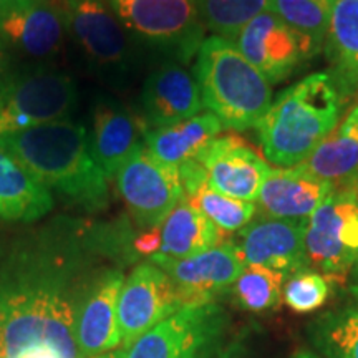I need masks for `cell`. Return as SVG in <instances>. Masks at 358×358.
Here are the masks:
<instances>
[{
    "mask_svg": "<svg viewBox=\"0 0 358 358\" xmlns=\"http://www.w3.org/2000/svg\"><path fill=\"white\" fill-rule=\"evenodd\" d=\"M80 231H43L0 248V352L19 358L52 348L80 358L75 319L103 272Z\"/></svg>",
    "mask_w": 358,
    "mask_h": 358,
    "instance_id": "1",
    "label": "cell"
},
{
    "mask_svg": "<svg viewBox=\"0 0 358 358\" xmlns=\"http://www.w3.org/2000/svg\"><path fill=\"white\" fill-rule=\"evenodd\" d=\"M7 151L35 178L88 211L108 204V178L90 151L88 131L82 123L62 120L0 136Z\"/></svg>",
    "mask_w": 358,
    "mask_h": 358,
    "instance_id": "2",
    "label": "cell"
},
{
    "mask_svg": "<svg viewBox=\"0 0 358 358\" xmlns=\"http://www.w3.org/2000/svg\"><path fill=\"white\" fill-rule=\"evenodd\" d=\"M343 98L329 71H319L282 90L256 124L264 156L279 168H294L337 128Z\"/></svg>",
    "mask_w": 358,
    "mask_h": 358,
    "instance_id": "3",
    "label": "cell"
},
{
    "mask_svg": "<svg viewBox=\"0 0 358 358\" xmlns=\"http://www.w3.org/2000/svg\"><path fill=\"white\" fill-rule=\"evenodd\" d=\"M203 106L224 128H256L272 103V87L231 40L204 38L194 66Z\"/></svg>",
    "mask_w": 358,
    "mask_h": 358,
    "instance_id": "4",
    "label": "cell"
},
{
    "mask_svg": "<svg viewBox=\"0 0 358 358\" xmlns=\"http://www.w3.org/2000/svg\"><path fill=\"white\" fill-rule=\"evenodd\" d=\"M78 101L77 85L47 65L0 73V136L69 120Z\"/></svg>",
    "mask_w": 358,
    "mask_h": 358,
    "instance_id": "5",
    "label": "cell"
},
{
    "mask_svg": "<svg viewBox=\"0 0 358 358\" xmlns=\"http://www.w3.org/2000/svg\"><path fill=\"white\" fill-rule=\"evenodd\" d=\"M128 35L187 62L204 42L196 0H108Z\"/></svg>",
    "mask_w": 358,
    "mask_h": 358,
    "instance_id": "6",
    "label": "cell"
},
{
    "mask_svg": "<svg viewBox=\"0 0 358 358\" xmlns=\"http://www.w3.org/2000/svg\"><path fill=\"white\" fill-rule=\"evenodd\" d=\"M226 325L217 303L185 307L122 348V358H219Z\"/></svg>",
    "mask_w": 358,
    "mask_h": 358,
    "instance_id": "7",
    "label": "cell"
},
{
    "mask_svg": "<svg viewBox=\"0 0 358 358\" xmlns=\"http://www.w3.org/2000/svg\"><path fill=\"white\" fill-rule=\"evenodd\" d=\"M308 267L345 275L358 266L357 186L338 187L312 214L306 226Z\"/></svg>",
    "mask_w": 358,
    "mask_h": 358,
    "instance_id": "8",
    "label": "cell"
},
{
    "mask_svg": "<svg viewBox=\"0 0 358 358\" xmlns=\"http://www.w3.org/2000/svg\"><path fill=\"white\" fill-rule=\"evenodd\" d=\"M115 179L133 219L146 231L159 227L185 196L179 169L156 159L145 143L129 156Z\"/></svg>",
    "mask_w": 358,
    "mask_h": 358,
    "instance_id": "9",
    "label": "cell"
},
{
    "mask_svg": "<svg viewBox=\"0 0 358 358\" xmlns=\"http://www.w3.org/2000/svg\"><path fill=\"white\" fill-rule=\"evenodd\" d=\"M234 43L271 87L287 80L303 62L320 53L310 38L294 30L272 10L250 20Z\"/></svg>",
    "mask_w": 358,
    "mask_h": 358,
    "instance_id": "10",
    "label": "cell"
},
{
    "mask_svg": "<svg viewBox=\"0 0 358 358\" xmlns=\"http://www.w3.org/2000/svg\"><path fill=\"white\" fill-rule=\"evenodd\" d=\"M62 8L66 30L96 70L118 77L129 69L128 32L108 0H64Z\"/></svg>",
    "mask_w": 358,
    "mask_h": 358,
    "instance_id": "11",
    "label": "cell"
},
{
    "mask_svg": "<svg viewBox=\"0 0 358 358\" xmlns=\"http://www.w3.org/2000/svg\"><path fill=\"white\" fill-rule=\"evenodd\" d=\"M181 308L176 285L166 272L153 262L134 267L124 279L118 297V327L123 348Z\"/></svg>",
    "mask_w": 358,
    "mask_h": 358,
    "instance_id": "12",
    "label": "cell"
},
{
    "mask_svg": "<svg viewBox=\"0 0 358 358\" xmlns=\"http://www.w3.org/2000/svg\"><path fill=\"white\" fill-rule=\"evenodd\" d=\"M150 262L164 271L176 285L182 308L211 303L216 295L234 285L244 262L232 241L187 259H168L155 254Z\"/></svg>",
    "mask_w": 358,
    "mask_h": 358,
    "instance_id": "13",
    "label": "cell"
},
{
    "mask_svg": "<svg viewBox=\"0 0 358 358\" xmlns=\"http://www.w3.org/2000/svg\"><path fill=\"white\" fill-rule=\"evenodd\" d=\"M65 13L53 0H0V42L30 60H48L62 50Z\"/></svg>",
    "mask_w": 358,
    "mask_h": 358,
    "instance_id": "14",
    "label": "cell"
},
{
    "mask_svg": "<svg viewBox=\"0 0 358 358\" xmlns=\"http://www.w3.org/2000/svg\"><path fill=\"white\" fill-rule=\"evenodd\" d=\"M196 161L204 168L209 186L229 198L256 203L271 164L234 134H219Z\"/></svg>",
    "mask_w": 358,
    "mask_h": 358,
    "instance_id": "15",
    "label": "cell"
},
{
    "mask_svg": "<svg viewBox=\"0 0 358 358\" xmlns=\"http://www.w3.org/2000/svg\"><path fill=\"white\" fill-rule=\"evenodd\" d=\"M307 221L261 217L239 231L236 248L244 266H261L292 275L307 268Z\"/></svg>",
    "mask_w": 358,
    "mask_h": 358,
    "instance_id": "16",
    "label": "cell"
},
{
    "mask_svg": "<svg viewBox=\"0 0 358 358\" xmlns=\"http://www.w3.org/2000/svg\"><path fill=\"white\" fill-rule=\"evenodd\" d=\"M124 284L120 268H106L80 303L75 319V342L80 358H93L122 343L118 297Z\"/></svg>",
    "mask_w": 358,
    "mask_h": 358,
    "instance_id": "17",
    "label": "cell"
},
{
    "mask_svg": "<svg viewBox=\"0 0 358 358\" xmlns=\"http://www.w3.org/2000/svg\"><path fill=\"white\" fill-rule=\"evenodd\" d=\"M140 101L148 129L173 127L204 108L194 73L176 62L161 65L148 75Z\"/></svg>",
    "mask_w": 358,
    "mask_h": 358,
    "instance_id": "18",
    "label": "cell"
},
{
    "mask_svg": "<svg viewBox=\"0 0 358 358\" xmlns=\"http://www.w3.org/2000/svg\"><path fill=\"white\" fill-rule=\"evenodd\" d=\"M148 127L127 106L111 98H98L93 108L90 151L106 178H115L127 159L141 146Z\"/></svg>",
    "mask_w": 358,
    "mask_h": 358,
    "instance_id": "19",
    "label": "cell"
},
{
    "mask_svg": "<svg viewBox=\"0 0 358 358\" xmlns=\"http://www.w3.org/2000/svg\"><path fill=\"white\" fill-rule=\"evenodd\" d=\"M335 187L299 166L272 169L262 182L257 204L268 217L308 221Z\"/></svg>",
    "mask_w": 358,
    "mask_h": 358,
    "instance_id": "20",
    "label": "cell"
},
{
    "mask_svg": "<svg viewBox=\"0 0 358 358\" xmlns=\"http://www.w3.org/2000/svg\"><path fill=\"white\" fill-rule=\"evenodd\" d=\"M325 53L343 101L358 93V0H334Z\"/></svg>",
    "mask_w": 358,
    "mask_h": 358,
    "instance_id": "21",
    "label": "cell"
},
{
    "mask_svg": "<svg viewBox=\"0 0 358 358\" xmlns=\"http://www.w3.org/2000/svg\"><path fill=\"white\" fill-rule=\"evenodd\" d=\"M297 166L335 189L358 185V127L352 111Z\"/></svg>",
    "mask_w": 358,
    "mask_h": 358,
    "instance_id": "22",
    "label": "cell"
},
{
    "mask_svg": "<svg viewBox=\"0 0 358 358\" xmlns=\"http://www.w3.org/2000/svg\"><path fill=\"white\" fill-rule=\"evenodd\" d=\"M222 129V123L216 116L211 111H204L173 127L148 129L143 141L156 159L179 168L189 161H196L201 151L219 136Z\"/></svg>",
    "mask_w": 358,
    "mask_h": 358,
    "instance_id": "23",
    "label": "cell"
},
{
    "mask_svg": "<svg viewBox=\"0 0 358 358\" xmlns=\"http://www.w3.org/2000/svg\"><path fill=\"white\" fill-rule=\"evenodd\" d=\"M50 189L24 164L0 150V217L32 222L52 211Z\"/></svg>",
    "mask_w": 358,
    "mask_h": 358,
    "instance_id": "24",
    "label": "cell"
},
{
    "mask_svg": "<svg viewBox=\"0 0 358 358\" xmlns=\"http://www.w3.org/2000/svg\"><path fill=\"white\" fill-rule=\"evenodd\" d=\"M178 169L185 189V199L222 232L241 231L252 221L254 214L257 213L256 203L229 198L213 189L206 178L204 168L198 161H189Z\"/></svg>",
    "mask_w": 358,
    "mask_h": 358,
    "instance_id": "25",
    "label": "cell"
},
{
    "mask_svg": "<svg viewBox=\"0 0 358 358\" xmlns=\"http://www.w3.org/2000/svg\"><path fill=\"white\" fill-rule=\"evenodd\" d=\"M159 256L187 259L222 243V231L182 196L176 208L159 226Z\"/></svg>",
    "mask_w": 358,
    "mask_h": 358,
    "instance_id": "26",
    "label": "cell"
},
{
    "mask_svg": "<svg viewBox=\"0 0 358 358\" xmlns=\"http://www.w3.org/2000/svg\"><path fill=\"white\" fill-rule=\"evenodd\" d=\"M201 22L216 37L234 42L241 30L262 12L271 10V0H196Z\"/></svg>",
    "mask_w": 358,
    "mask_h": 358,
    "instance_id": "27",
    "label": "cell"
},
{
    "mask_svg": "<svg viewBox=\"0 0 358 358\" xmlns=\"http://www.w3.org/2000/svg\"><path fill=\"white\" fill-rule=\"evenodd\" d=\"M287 275L261 266H245L234 282L236 301L249 312H264L280 302Z\"/></svg>",
    "mask_w": 358,
    "mask_h": 358,
    "instance_id": "28",
    "label": "cell"
},
{
    "mask_svg": "<svg viewBox=\"0 0 358 358\" xmlns=\"http://www.w3.org/2000/svg\"><path fill=\"white\" fill-rule=\"evenodd\" d=\"M334 0H271V10L279 19L306 35L324 50Z\"/></svg>",
    "mask_w": 358,
    "mask_h": 358,
    "instance_id": "29",
    "label": "cell"
},
{
    "mask_svg": "<svg viewBox=\"0 0 358 358\" xmlns=\"http://www.w3.org/2000/svg\"><path fill=\"white\" fill-rule=\"evenodd\" d=\"M317 345L329 358H358V302L317 325Z\"/></svg>",
    "mask_w": 358,
    "mask_h": 358,
    "instance_id": "30",
    "label": "cell"
},
{
    "mask_svg": "<svg viewBox=\"0 0 358 358\" xmlns=\"http://www.w3.org/2000/svg\"><path fill=\"white\" fill-rule=\"evenodd\" d=\"M329 292V282L320 272L302 268L285 282L284 301L294 312L307 313L324 306Z\"/></svg>",
    "mask_w": 358,
    "mask_h": 358,
    "instance_id": "31",
    "label": "cell"
},
{
    "mask_svg": "<svg viewBox=\"0 0 358 358\" xmlns=\"http://www.w3.org/2000/svg\"><path fill=\"white\" fill-rule=\"evenodd\" d=\"M134 250H138L140 254H150V256H155V254L159 252L161 248V232L159 227H155V229H148L145 234L136 237L133 243Z\"/></svg>",
    "mask_w": 358,
    "mask_h": 358,
    "instance_id": "32",
    "label": "cell"
},
{
    "mask_svg": "<svg viewBox=\"0 0 358 358\" xmlns=\"http://www.w3.org/2000/svg\"><path fill=\"white\" fill-rule=\"evenodd\" d=\"M19 358H62L60 355L55 350H52V348H32V350L22 353Z\"/></svg>",
    "mask_w": 358,
    "mask_h": 358,
    "instance_id": "33",
    "label": "cell"
},
{
    "mask_svg": "<svg viewBox=\"0 0 358 358\" xmlns=\"http://www.w3.org/2000/svg\"><path fill=\"white\" fill-rule=\"evenodd\" d=\"M219 358H249V357H245L243 352L239 350V347H231V348H224V352L221 353V357Z\"/></svg>",
    "mask_w": 358,
    "mask_h": 358,
    "instance_id": "34",
    "label": "cell"
},
{
    "mask_svg": "<svg viewBox=\"0 0 358 358\" xmlns=\"http://www.w3.org/2000/svg\"><path fill=\"white\" fill-rule=\"evenodd\" d=\"M122 353H123V350H111V352L101 353V355L93 357V358H122Z\"/></svg>",
    "mask_w": 358,
    "mask_h": 358,
    "instance_id": "35",
    "label": "cell"
},
{
    "mask_svg": "<svg viewBox=\"0 0 358 358\" xmlns=\"http://www.w3.org/2000/svg\"><path fill=\"white\" fill-rule=\"evenodd\" d=\"M292 358H319V357H315V355H313V353H310V352L301 350V352L295 353V355H294Z\"/></svg>",
    "mask_w": 358,
    "mask_h": 358,
    "instance_id": "36",
    "label": "cell"
},
{
    "mask_svg": "<svg viewBox=\"0 0 358 358\" xmlns=\"http://www.w3.org/2000/svg\"><path fill=\"white\" fill-rule=\"evenodd\" d=\"M3 45H2V42H0V73H2L3 71Z\"/></svg>",
    "mask_w": 358,
    "mask_h": 358,
    "instance_id": "37",
    "label": "cell"
},
{
    "mask_svg": "<svg viewBox=\"0 0 358 358\" xmlns=\"http://www.w3.org/2000/svg\"><path fill=\"white\" fill-rule=\"evenodd\" d=\"M350 111H352L353 118H355V122H357V127H358V105H357V106H353V108H352Z\"/></svg>",
    "mask_w": 358,
    "mask_h": 358,
    "instance_id": "38",
    "label": "cell"
},
{
    "mask_svg": "<svg viewBox=\"0 0 358 358\" xmlns=\"http://www.w3.org/2000/svg\"><path fill=\"white\" fill-rule=\"evenodd\" d=\"M0 358H6V357H3V353H2V352H0Z\"/></svg>",
    "mask_w": 358,
    "mask_h": 358,
    "instance_id": "39",
    "label": "cell"
},
{
    "mask_svg": "<svg viewBox=\"0 0 358 358\" xmlns=\"http://www.w3.org/2000/svg\"><path fill=\"white\" fill-rule=\"evenodd\" d=\"M357 196H358V185H357Z\"/></svg>",
    "mask_w": 358,
    "mask_h": 358,
    "instance_id": "40",
    "label": "cell"
}]
</instances>
